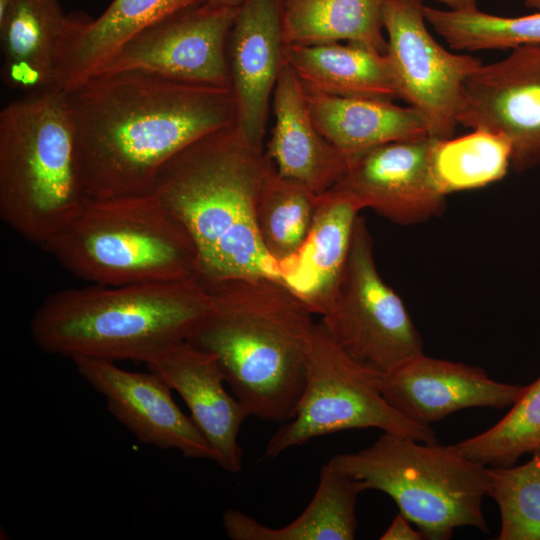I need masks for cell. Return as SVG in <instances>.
Returning a JSON list of instances; mask_svg holds the SVG:
<instances>
[{
    "mask_svg": "<svg viewBox=\"0 0 540 540\" xmlns=\"http://www.w3.org/2000/svg\"><path fill=\"white\" fill-rule=\"evenodd\" d=\"M363 491L362 482L328 462L312 500L289 524L271 528L235 509L224 512L222 523L232 540H352L358 529L356 501Z\"/></svg>",
    "mask_w": 540,
    "mask_h": 540,
    "instance_id": "cell-24",
    "label": "cell"
},
{
    "mask_svg": "<svg viewBox=\"0 0 540 540\" xmlns=\"http://www.w3.org/2000/svg\"><path fill=\"white\" fill-rule=\"evenodd\" d=\"M206 288L210 310L187 342L215 357L250 416L287 422L305 386L313 314L284 284L268 277Z\"/></svg>",
    "mask_w": 540,
    "mask_h": 540,
    "instance_id": "cell-3",
    "label": "cell"
},
{
    "mask_svg": "<svg viewBox=\"0 0 540 540\" xmlns=\"http://www.w3.org/2000/svg\"><path fill=\"white\" fill-rule=\"evenodd\" d=\"M362 209L355 196L340 189L319 195L304 243L279 265L282 283L312 314L322 316L336 296Z\"/></svg>",
    "mask_w": 540,
    "mask_h": 540,
    "instance_id": "cell-18",
    "label": "cell"
},
{
    "mask_svg": "<svg viewBox=\"0 0 540 540\" xmlns=\"http://www.w3.org/2000/svg\"><path fill=\"white\" fill-rule=\"evenodd\" d=\"M244 0H207L206 5L210 7H239Z\"/></svg>",
    "mask_w": 540,
    "mask_h": 540,
    "instance_id": "cell-33",
    "label": "cell"
},
{
    "mask_svg": "<svg viewBox=\"0 0 540 540\" xmlns=\"http://www.w3.org/2000/svg\"><path fill=\"white\" fill-rule=\"evenodd\" d=\"M421 0H385L386 54L399 98L423 120L435 139L454 137L462 90L482 61L440 45L427 28Z\"/></svg>",
    "mask_w": 540,
    "mask_h": 540,
    "instance_id": "cell-10",
    "label": "cell"
},
{
    "mask_svg": "<svg viewBox=\"0 0 540 540\" xmlns=\"http://www.w3.org/2000/svg\"><path fill=\"white\" fill-rule=\"evenodd\" d=\"M432 144L431 137L396 141L351 156L333 188L393 223L426 222L443 212L446 199L432 172Z\"/></svg>",
    "mask_w": 540,
    "mask_h": 540,
    "instance_id": "cell-14",
    "label": "cell"
},
{
    "mask_svg": "<svg viewBox=\"0 0 540 540\" xmlns=\"http://www.w3.org/2000/svg\"><path fill=\"white\" fill-rule=\"evenodd\" d=\"M271 103L274 125L265 152L277 173L305 185L317 195L331 190L343 177L347 159L317 129L304 87L286 62Z\"/></svg>",
    "mask_w": 540,
    "mask_h": 540,
    "instance_id": "cell-20",
    "label": "cell"
},
{
    "mask_svg": "<svg viewBox=\"0 0 540 540\" xmlns=\"http://www.w3.org/2000/svg\"><path fill=\"white\" fill-rule=\"evenodd\" d=\"M207 0H112L97 18L67 15L54 87L67 92L99 71L130 39L149 26Z\"/></svg>",
    "mask_w": 540,
    "mask_h": 540,
    "instance_id": "cell-19",
    "label": "cell"
},
{
    "mask_svg": "<svg viewBox=\"0 0 540 540\" xmlns=\"http://www.w3.org/2000/svg\"><path fill=\"white\" fill-rule=\"evenodd\" d=\"M67 15L60 0H15L0 21V75L6 87L25 93L54 87Z\"/></svg>",
    "mask_w": 540,
    "mask_h": 540,
    "instance_id": "cell-23",
    "label": "cell"
},
{
    "mask_svg": "<svg viewBox=\"0 0 540 540\" xmlns=\"http://www.w3.org/2000/svg\"><path fill=\"white\" fill-rule=\"evenodd\" d=\"M65 93L77 177L88 199L152 193L158 172L173 156L237 123L231 87L129 71L93 75Z\"/></svg>",
    "mask_w": 540,
    "mask_h": 540,
    "instance_id": "cell-1",
    "label": "cell"
},
{
    "mask_svg": "<svg viewBox=\"0 0 540 540\" xmlns=\"http://www.w3.org/2000/svg\"><path fill=\"white\" fill-rule=\"evenodd\" d=\"M329 462L362 482L365 490L391 497L424 539L447 540L461 527L489 531L482 511L489 488L487 466L452 445L383 432L370 446L334 455Z\"/></svg>",
    "mask_w": 540,
    "mask_h": 540,
    "instance_id": "cell-7",
    "label": "cell"
},
{
    "mask_svg": "<svg viewBox=\"0 0 540 540\" xmlns=\"http://www.w3.org/2000/svg\"><path fill=\"white\" fill-rule=\"evenodd\" d=\"M15 0H0V21H2L11 10Z\"/></svg>",
    "mask_w": 540,
    "mask_h": 540,
    "instance_id": "cell-34",
    "label": "cell"
},
{
    "mask_svg": "<svg viewBox=\"0 0 540 540\" xmlns=\"http://www.w3.org/2000/svg\"><path fill=\"white\" fill-rule=\"evenodd\" d=\"M428 25L454 50L514 49L540 45V11L505 17L478 8L454 11L424 5Z\"/></svg>",
    "mask_w": 540,
    "mask_h": 540,
    "instance_id": "cell-28",
    "label": "cell"
},
{
    "mask_svg": "<svg viewBox=\"0 0 540 540\" xmlns=\"http://www.w3.org/2000/svg\"><path fill=\"white\" fill-rule=\"evenodd\" d=\"M423 1V0H421ZM441 2L454 11H465L478 8L477 0H435Z\"/></svg>",
    "mask_w": 540,
    "mask_h": 540,
    "instance_id": "cell-32",
    "label": "cell"
},
{
    "mask_svg": "<svg viewBox=\"0 0 540 540\" xmlns=\"http://www.w3.org/2000/svg\"><path fill=\"white\" fill-rule=\"evenodd\" d=\"M284 60L308 90L341 97L399 98L387 54L364 45H285Z\"/></svg>",
    "mask_w": 540,
    "mask_h": 540,
    "instance_id": "cell-22",
    "label": "cell"
},
{
    "mask_svg": "<svg viewBox=\"0 0 540 540\" xmlns=\"http://www.w3.org/2000/svg\"><path fill=\"white\" fill-rule=\"evenodd\" d=\"M212 297L196 279L117 286L90 284L53 293L38 306L30 331L44 352L146 363L187 341Z\"/></svg>",
    "mask_w": 540,
    "mask_h": 540,
    "instance_id": "cell-4",
    "label": "cell"
},
{
    "mask_svg": "<svg viewBox=\"0 0 540 540\" xmlns=\"http://www.w3.org/2000/svg\"><path fill=\"white\" fill-rule=\"evenodd\" d=\"M237 11L206 4L178 11L130 39L94 75L138 71L231 87L227 42Z\"/></svg>",
    "mask_w": 540,
    "mask_h": 540,
    "instance_id": "cell-11",
    "label": "cell"
},
{
    "mask_svg": "<svg viewBox=\"0 0 540 540\" xmlns=\"http://www.w3.org/2000/svg\"><path fill=\"white\" fill-rule=\"evenodd\" d=\"M145 365L181 396L191 419L213 449L214 461L223 470L238 473L242 469L238 435L250 414L225 389L226 381L215 357L184 341L164 349Z\"/></svg>",
    "mask_w": 540,
    "mask_h": 540,
    "instance_id": "cell-17",
    "label": "cell"
},
{
    "mask_svg": "<svg viewBox=\"0 0 540 540\" xmlns=\"http://www.w3.org/2000/svg\"><path fill=\"white\" fill-rule=\"evenodd\" d=\"M525 386L497 382L480 367L424 353L380 375L385 400L408 420L425 426L463 409L510 407Z\"/></svg>",
    "mask_w": 540,
    "mask_h": 540,
    "instance_id": "cell-15",
    "label": "cell"
},
{
    "mask_svg": "<svg viewBox=\"0 0 540 540\" xmlns=\"http://www.w3.org/2000/svg\"><path fill=\"white\" fill-rule=\"evenodd\" d=\"M525 6L540 11V0H524Z\"/></svg>",
    "mask_w": 540,
    "mask_h": 540,
    "instance_id": "cell-35",
    "label": "cell"
},
{
    "mask_svg": "<svg viewBox=\"0 0 540 540\" xmlns=\"http://www.w3.org/2000/svg\"><path fill=\"white\" fill-rule=\"evenodd\" d=\"M410 521L400 512L392 520L386 531L380 536L381 540H422L423 534L410 525Z\"/></svg>",
    "mask_w": 540,
    "mask_h": 540,
    "instance_id": "cell-31",
    "label": "cell"
},
{
    "mask_svg": "<svg viewBox=\"0 0 540 540\" xmlns=\"http://www.w3.org/2000/svg\"><path fill=\"white\" fill-rule=\"evenodd\" d=\"M75 141L66 93H25L0 112V216L42 245L80 208Z\"/></svg>",
    "mask_w": 540,
    "mask_h": 540,
    "instance_id": "cell-6",
    "label": "cell"
},
{
    "mask_svg": "<svg viewBox=\"0 0 540 540\" xmlns=\"http://www.w3.org/2000/svg\"><path fill=\"white\" fill-rule=\"evenodd\" d=\"M274 169L265 147L234 124L193 142L158 172L153 193L191 237L196 279L205 287L255 277L282 283L257 226L259 199Z\"/></svg>",
    "mask_w": 540,
    "mask_h": 540,
    "instance_id": "cell-2",
    "label": "cell"
},
{
    "mask_svg": "<svg viewBox=\"0 0 540 540\" xmlns=\"http://www.w3.org/2000/svg\"><path fill=\"white\" fill-rule=\"evenodd\" d=\"M320 323L351 358L380 373L424 353L402 299L378 272L373 239L361 216L338 291Z\"/></svg>",
    "mask_w": 540,
    "mask_h": 540,
    "instance_id": "cell-9",
    "label": "cell"
},
{
    "mask_svg": "<svg viewBox=\"0 0 540 540\" xmlns=\"http://www.w3.org/2000/svg\"><path fill=\"white\" fill-rule=\"evenodd\" d=\"M452 447L485 466H510L524 454L540 453V377L525 386L500 421Z\"/></svg>",
    "mask_w": 540,
    "mask_h": 540,
    "instance_id": "cell-29",
    "label": "cell"
},
{
    "mask_svg": "<svg viewBox=\"0 0 540 540\" xmlns=\"http://www.w3.org/2000/svg\"><path fill=\"white\" fill-rule=\"evenodd\" d=\"M381 373L344 352L315 323L306 361V380L293 417L270 437L263 459L289 448L349 429L377 428L382 432L436 443L431 426L414 423L398 413L380 389Z\"/></svg>",
    "mask_w": 540,
    "mask_h": 540,
    "instance_id": "cell-8",
    "label": "cell"
},
{
    "mask_svg": "<svg viewBox=\"0 0 540 540\" xmlns=\"http://www.w3.org/2000/svg\"><path fill=\"white\" fill-rule=\"evenodd\" d=\"M488 495L497 503L498 540H540V453L524 464L487 467Z\"/></svg>",
    "mask_w": 540,
    "mask_h": 540,
    "instance_id": "cell-30",
    "label": "cell"
},
{
    "mask_svg": "<svg viewBox=\"0 0 540 540\" xmlns=\"http://www.w3.org/2000/svg\"><path fill=\"white\" fill-rule=\"evenodd\" d=\"M457 121L505 136L515 172L539 167L540 45L511 49L476 69L464 83Z\"/></svg>",
    "mask_w": 540,
    "mask_h": 540,
    "instance_id": "cell-12",
    "label": "cell"
},
{
    "mask_svg": "<svg viewBox=\"0 0 540 540\" xmlns=\"http://www.w3.org/2000/svg\"><path fill=\"white\" fill-rule=\"evenodd\" d=\"M431 166L445 196L478 189L506 175L511 168V144L501 134L480 129L456 138H433Z\"/></svg>",
    "mask_w": 540,
    "mask_h": 540,
    "instance_id": "cell-26",
    "label": "cell"
},
{
    "mask_svg": "<svg viewBox=\"0 0 540 540\" xmlns=\"http://www.w3.org/2000/svg\"><path fill=\"white\" fill-rule=\"evenodd\" d=\"M385 0H281L285 45L360 44L386 53Z\"/></svg>",
    "mask_w": 540,
    "mask_h": 540,
    "instance_id": "cell-25",
    "label": "cell"
},
{
    "mask_svg": "<svg viewBox=\"0 0 540 540\" xmlns=\"http://www.w3.org/2000/svg\"><path fill=\"white\" fill-rule=\"evenodd\" d=\"M72 361L83 379L104 397L110 414L141 443L174 449L187 458L215 460L213 449L159 375L124 370L106 359L76 357Z\"/></svg>",
    "mask_w": 540,
    "mask_h": 540,
    "instance_id": "cell-13",
    "label": "cell"
},
{
    "mask_svg": "<svg viewBox=\"0 0 540 540\" xmlns=\"http://www.w3.org/2000/svg\"><path fill=\"white\" fill-rule=\"evenodd\" d=\"M281 0H244L229 33L227 59L237 126L259 146L284 60Z\"/></svg>",
    "mask_w": 540,
    "mask_h": 540,
    "instance_id": "cell-16",
    "label": "cell"
},
{
    "mask_svg": "<svg viewBox=\"0 0 540 540\" xmlns=\"http://www.w3.org/2000/svg\"><path fill=\"white\" fill-rule=\"evenodd\" d=\"M318 200L319 195L280 176L276 168L269 174L257 207V226L264 248L279 265L304 243Z\"/></svg>",
    "mask_w": 540,
    "mask_h": 540,
    "instance_id": "cell-27",
    "label": "cell"
},
{
    "mask_svg": "<svg viewBox=\"0 0 540 540\" xmlns=\"http://www.w3.org/2000/svg\"><path fill=\"white\" fill-rule=\"evenodd\" d=\"M41 246L66 271L90 284L197 278L198 258L191 237L153 192L85 198L77 212Z\"/></svg>",
    "mask_w": 540,
    "mask_h": 540,
    "instance_id": "cell-5",
    "label": "cell"
},
{
    "mask_svg": "<svg viewBox=\"0 0 540 540\" xmlns=\"http://www.w3.org/2000/svg\"><path fill=\"white\" fill-rule=\"evenodd\" d=\"M304 91L317 129L346 159L382 144L429 137L423 120L410 106Z\"/></svg>",
    "mask_w": 540,
    "mask_h": 540,
    "instance_id": "cell-21",
    "label": "cell"
}]
</instances>
